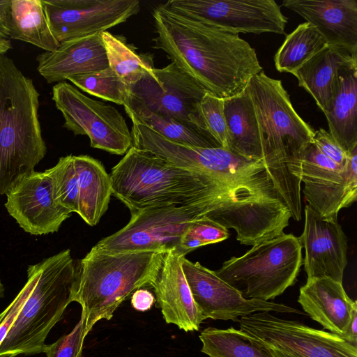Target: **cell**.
<instances>
[{
	"instance_id": "6da1fadb",
	"label": "cell",
	"mask_w": 357,
	"mask_h": 357,
	"mask_svg": "<svg viewBox=\"0 0 357 357\" xmlns=\"http://www.w3.org/2000/svg\"><path fill=\"white\" fill-rule=\"evenodd\" d=\"M153 48L194 78L208 93L225 99L243 92L263 71L255 50L231 33L157 6L152 12Z\"/></svg>"
},
{
	"instance_id": "7a4b0ae2",
	"label": "cell",
	"mask_w": 357,
	"mask_h": 357,
	"mask_svg": "<svg viewBox=\"0 0 357 357\" xmlns=\"http://www.w3.org/2000/svg\"><path fill=\"white\" fill-rule=\"evenodd\" d=\"M245 90L256 114L263 163L291 218L299 221L301 165L314 130L297 114L281 80L262 71L251 77Z\"/></svg>"
},
{
	"instance_id": "3957f363",
	"label": "cell",
	"mask_w": 357,
	"mask_h": 357,
	"mask_svg": "<svg viewBox=\"0 0 357 357\" xmlns=\"http://www.w3.org/2000/svg\"><path fill=\"white\" fill-rule=\"evenodd\" d=\"M39 96L33 80L0 56V195L33 173L46 154Z\"/></svg>"
},
{
	"instance_id": "277c9868",
	"label": "cell",
	"mask_w": 357,
	"mask_h": 357,
	"mask_svg": "<svg viewBox=\"0 0 357 357\" xmlns=\"http://www.w3.org/2000/svg\"><path fill=\"white\" fill-rule=\"evenodd\" d=\"M158 252L109 253L94 246L76 265L74 301L85 317L84 336L102 319L110 320L132 293L154 284L164 255Z\"/></svg>"
},
{
	"instance_id": "5b68a950",
	"label": "cell",
	"mask_w": 357,
	"mask_h": 357,
	"mask_svg": "<svg viewBox=\"0 0 357 357\" xmlns=\"http://www.w3.org/2000/svg\"><path fill=\"white\" fill-rule=\"evenodd\" d=\"M76 272L70 249L28 267L29 292L0 345V357L43 352L48 333L74 301Z\"/></svg>"
},
{
	"instance_id": "8992f818",
	"label": "cell",
	"mask_w": 357,
	"mask_h": 357,
	"mask_svg": "<svg viewBox=\"0 0 357 357\" xmlns=\"http://www.w3.org/2000/svg\"><path fill=\"white\" fill-rule=\"evenodd\" d=\"M112 195L131 213L183 205L204 198L206 175L175 165L151 151L132 146L109 174Z\"/></svg>"
},
{
	"instance_id": "52a82bcc",
	"label": "cell",
	"mask_w": 357,
	"mask_h": 357,
	"mask_svg": "<svg viewBox=\"0 0 357 357\" xmlns=\"http://www.w3.org/2000/svg\"><path fill=\"white\" fill-rule=\"evenodd\" d=\"M302 248L298 237L283 233L225 261L214 273L243 298L268 301L296 282Z\"/></svg>"
},
{
	"instance_id": "ba28073f",
	"label": "cell",
	"mask_w": 357,
	"mask_h": 357,
	"mask_svg": "<svg viewBox=\"0 0 357 357\" xmlns=\"http://www.w3.org/2000/svg\"><path fill=\"white\" fill-rule=\"evenodd\" d=\"M202 200L183 205L146 208L131 213L128 224L94 247L109 253L177 250L181 238L195 220L206 217Z\"/></svg>"
},
{
	"instance_id": "9c48e42d",
	"label": "cell",
	"mask_w": 357,
	"mask_h": 357,
	"mask_svg": "<svg viewBox=\"0 0 357 357\" xmlns=\"http://www.w3.org/2000/svg\"><path fill=\"white\" fill-rule=\"evenodd\" d=\"M52 100L63 116V127L75 135H86L91 147L125 155L132 146L126 121L114 106L89 98L66 82L53 86Z\"/></svg>"
},
{
	"instance_id": "30bf717a",
	"label": "cell",
	"mask_w": 357,
	"mask_h": 357,
	"mask_svg": "<svg viewBox=\"0 0 357 357\" xmlns=\"http://www.w3.org/2000/svg\"><path fill=\"white\" fill-rule=\"evenodd\" d=\"M238 323L245 335L261 347L300 357H357V347L338 335L269 312L241 317Z\"/></svg>"
},
{
	"instance_id": "8fae6325",
	"label": "cell",
	"mask_w": 357,
	"mask_h": 357,
	"mask_svg": "<svg viewBox=\"0 0 357 357\" xmlns=\"http://www.w3.org/2000/svg\"><path fill=\"white\" fill-rule=\"evenodd\" d=\"M163 4L181 15L235 34H284L287 23L274 0H169Z\"/></svg>"
},
{
	"instance_id": "7c38bea8",
	"label": "cell",
	"mask_w": 357,
	"mask_h": 357,
	"mask_svg": "<svg viewBox=\"0 0 357 357\" xmlns=\"http://www.w3.org/2000/svg\"><path fill=\"white\" fill-rule=\"evenodd\" d=\"M301 180L307 205L323 218L337 220L339 211L357 199V147L349 153L347 167H341L310 143L303 158Z\"/></svg>"
},
{
	"instance_id": "4fadbf2b",
	"label": "cell",
	"mask_w": 357,
	"mask_h": 357,
	"mask_svg": "<svg viewBox=\"0 0 357 357\" xmlns=\"http://www.w3.org/2000/svg\"><path fill=\"white\" fill-rule=\"evenodd\" d=\"M129 89L151 110L206 135L197 105L208 91L175 63L155 68L153 74L145 75Z\"/></svg>"
},
{
	"instance_id": "5bb4252c",
	"label": "cell",
	"mask_w": 357,
	"mask_h": 357,
	"mask_svg": "<svg viewBox=\"0 0 357 357\" xmlns=\"http://www.w3.org/2000/svg\"><path fill=\"white\" fill-rule=\"evenodd\" d=\"M59 43L106 31L140 10L138 0H42Z\"/></svg>"
},
{
	"instance_id": "9a60e30c",
	"label": "cell",
	"mask_w": 357,
	"mask_h": 357,
	"mask_svg": "<svg viewBox=\"0 0 357 357\" xmlns=\"http://www.w3.org/2000/svg\"><path fill=\"white\" fill-rule=\"evenodd\" d=\"M181 267L192 298L204 319L232 320L258 312L303 314L282 303L247 299L199 262L182 258Z\"/></svg>"
},
{
	"instance_id": "2e32d148",
	"label": "cell",
	"mask_w": 357,
	"mask_h": 357,
	"mask_svg": "<svg viewBox=\"0 0 357 357\" xmlns=\"http://www.w3.org/2000/svg\"><path fill=\"white\" fill-rule=\"evenodd\" d=\"M6 195L7 211L32 235L57 231L72 213L54 200L52 180L45 172L26 176Z\"/></svg>"
},
{
	"instance_id": "e0dca14e",
	"label": "cell",
	"mask_w": 357,
	"mask_h": 357,
	"mask_svg": "<svg viewBox=\"0 0 357 357\" xmlns=\"http://www.w3.org/2000/svg\"><path fill=\"white\" fill-rule=\"evenodd\" d=\"M298 240L305 250L304 270L307 278H328L342 283L347 264V238L337 220L321 217L307 204Z\"/></svg>"
},
{
	"instance_id": "ac0fdd59",
	"label": "cell",
	"mask_w": 357,
	"mask_h": 357,
	"mask_svg": "<svg viewBox=\"0 0 357 357\" xmlns=\"http://www.w3.org/2000/svg\"><path fill=\"white\" fill-rule=\"evenodd\" d=\"M282 6L313 26L328 45L357 58L356 0H284Z\"/></svg>"
},
{
	"instance_id": "d6986e66",
	"label": "cell",
	"mask_w": 357,
	"mask_h": 357,
	"mask_svg": "<svg viewBox=\"0 0 357 357\" xmlns=\"http://www.w3.org/2000/svg\"><path fill=\"white\" fill-rule=\"evenodd\" d=\"M183 257L185 256L176 250L166 252L152 287L167 324H174L185 332L197 331L205 319L192 298L183 274Z\"/></svg>"
},
{
	"instance_id": "ffe728a7",
	"label": "cell",
	"mask_w": 357,
	"mask_h": 357,
	"mask_svg": "<svg viewBox=\"0 0 357 357\" xmlns=\"http://www.w3.org/2000/svg\"><path fill=\"white\" fill-rule=\"evenodd\" d=\"M37 70L50 84L109 68L101 33L60 43L36 57Z\"/></svg>"
},
{
	"instance_id": "44dd1931",
	"label": "cell",
	"mask_w": 357,
	"mask_h": 357,
	"mask_svg": "<svg viewBox=\"0 0 357 357\" xmlns=\"http://www.w3.org/2000/svg\"><path fill=\"white\" fill-rule=\"evenodd\" d=\"M298 302L312 319L331 333L342 335L357 310L342 283L328 278L307 279L300 288Z\"/></svg>"
},
{
	"instance_id": "7402d4cb",
	"label": "cell",
	"mask_w": 357,
	"mask_h": 357,
	"mask_svg": "<svg viewBox=\"0 0 357 357\" xmlns=\"http://www.w3.org/2000/svg\"><path fill=\"white\" fill-rule=\"evenodd\" d=\"M324 114L329 133L349 154L357 147V61L337 72L331 100Z\"/></svg>"
},
{
	"instance_id": "603a6c76",
	"label": "cell",
	"mask_w": 357,
	"mask_h": 357,
	"mask_svg": "<svg viewBox=\"0 0 357 357\" xmlns=\"http://www.w3.org/2000/svg\"><path fill=\"white\" fill-rule=\"evenodd\" d=\"M354 61H357V58L347 50L326 45L292 74L297 78L299 86L312 96L325 114L331 100L337 72Z\"/></svg>"
},
{
	"instance_id": "cb8c5ba5",
	"label": "cell",
	"mask_w": 357,
	"mask_h": 357,
	"mask_svg": "<svg viewBox=\"0 0 357 357\" xmlns=\"http://www.w3.org/2000/svg\"><path fill=\"white\" fill-rule=\"evenodd\" d=\"M78 181L77 214L89 225H97L109 207V174L102 163L86 155H73Z\"/></svg>"
},
{
	"instance_id": "d4e9b609",
	"label": "cell",
	"mask_w": 357,
	"mask_h": 357,
	"mask_svg": "<svg viewBox=\"0 0 357 357\" xmlns=\"http://www.w3.org/2000/svg\"><path fill=\"white\" fill-rule=\"evenodd\" d=\"M228 150L241 157L262 160V149L252 102L245 89L224 99Z\"/></svg>"
},
{
	"instance_id": "484cf974",
	"label": "cell",
	"mask_w": 357,
	"mask_h": 357,
	"mask_svg": "<svg viewBox=\"0 0 357 357\" xmlns=\"http://www.w3.org/2000/svg\"><path fill=\"white\" fill-rule=\"evenodd\" d=\"M9 38L52 52L60 43L53 35L42 0H11Z\"/></svg>"
},
{
	"instance_id": "4316f807",
	"label": "cell",
	"mask_w": 357,
	"mask_h": 357,
	"mask_svg": "<svg viewBox=\"0 0 357 357\" xmlns=\"http://www.w3.org/2000/svg\"><path fill=\"white\" fill-rule=\"evenodd\" d=\"M123 107L130 119H135L146 125L167 139L193 146L219 147L206 134L169 116L151 110L130 92Z\"/></svg>"
},
{
	"instance_id": "83f0119b",
	"label": "cell",
	"mask_w": 357,
	"mask_h": 357,
	"mask_svg": "<svg viewBox=\"0 0 357 357\" xmlns=\"http://www.w3.org/2000/svg\"><path fill=\"white\" fill-rule=\"evenodd\" d=\"M326 43L308 22L300 24L288 34L274 56L276 69L293 73L322 49Z\"/></svg>"
},
{
	"instance_id": "f1b7e54d",
	"label": "cell",
	"mask_w": 357,
	"mask_h": 357,
	"mask_svg": "<svg viewBox=\"0 0 357 357\" xmlns=\"http://www.w3.org/2000/svg\"><path fill=\"white\" fill-rule=\"evenodd\" d=\"M109 67L128 86L145 75L153 74V59L149 55L137 53L124 39L109 31L101 33Z\"/></svg>"
},
{
	"instance_id": "f546056e",
	"label": "cell",
	"mask_w": 357,
	"mask_h": 357,
	"mask_svg": "<svg viewBox=\"0 0 357 357\" xmlns=\"http://www.w3.org/2000/svg\"><path fill=\"white\" fill-rule=\"evenodd\" d=\"M199 338L202 344L201 352L208 357H272L241 330L233 327H208L201 332Z\"/></svg>"
},
{
	"instance_id": "4dcf8cb0",
	"label": "cell",
	"mask_w": 357,
	"mask_h": 357,
	"mask_svg": "<svg viewBox=\"0 0 357 357\" xmlns=\"http://www.w3.org/2000/svg\"><path fill=\"white\" fill-rule=\"evenodd\" d=\"M82 91L102 100L124 105L130 93L128 85L109 67L68 79Z\"/></svg>"
},
{
	"instance_id": "1f68e13d",
	"label": "cell",
	"mask_w": 357,
	"mask_h": 357,
	"mask_svg": "<svg viewBox=\"0 0 357 357\" xmlns=\"http://www.w3.org/2000/svg\"><path fill=\"white\" fill-rule=\"evenodd\" d=\"M52 180L54 200L70 213L78 211V181L73 155L59 158L50 169L45 170Z\"/></svg>"
},
{
	"instance_id": "d6a6232c",
	"label": "cell",
	"mask_w": 357,
	"mask_h": 357,
	"mask_svg": "<svg viewBox=\"0 0 357 357\" xmlns=\"http://www.w3.org/2000/svg\"><path fill=\"white\" fill-rule=\"evenodd\" d=\"M229 236L228 229L202 217L193 220L183 234L177 252L186 255L192 250L208 244L221 242Z\"/></svg>"
},
{
	"instance_id": "836d02e7",
	"label": "cell",
	"mask_w": 357,
	"mask_h": 357,
	"mask_svg": "<svg viewBox=\"0 0 357 357\" xmlns=\"http://www.w3.org/2000/svg\"><path fill=\"white\" fill-rule=\"evenodd\" d=\"M204 131L219 146L228 150L224 99L207 92L197 105Z\"/></svg>"
},
{
	"instance_id": "e575fe53",
	"label": "cell",
	"mask_w": 357,
	"mask_h": 357,
	"mask_svg": "<svg viewBox=\"0 0 357 357\" xmlns=\"http://www.w3.org/2000/svg\"><path fill=\"white\" fill-rule=\"evenodd\" d=\"M85 317L81 314L78 323L71 332L61 336L55 342L45 345L47 357H82L84 341Z\"/></svg>"
},
{
	"instance_id": "d590c367",
	"label": "cell",
	"mask_w": 357,
	"mask_h": 357,
	"mask_svg": "<svg viewBox=\"0 0 357 357\" xmlns=\"http://www.w3.org/2000/svg\"><path fill=\"white\" fill-rule=\"evenodd\" d=\"M313 142L327 158L341 167L347 165L349 154H347L337 143L329 132L320 128L314 131Z\"/></svg>"
},
{
	"instance_id": "8d00e7d4",
	"label": "cell",
	"mask_w": 357,
	"mask_h": 357,
	"mask_svg": "<svg viewBox=\"0 0 357 357\" xmlns=\"http://www.w3.org/2000/svg\"><path fill=\"white\" fill-rule=\"evenodd\" d=\"M30 289L26 281L17 296L10 304L0 313V345L13 326L20 311L24 303Z\"/></svg>"
},
{
	"instance_id": "74e56055",
	"label": "cell",
	"mask_w": 357,
	"mask_h": 357,
	"mask_svg": "<svg viewBox=\"0 0 357 357\" xmlns=\"http://www.w3.org/2000/svg\"><path fill=\"white\" fill-rule=\"evenodd\" d=\"M155 301L156 300L153 294L146 289H138L131 295V305L135 310L139 312L149 310Z\"/></svg>"
},
{
	"instance_id": "f35d334b",
	"label": "cell",
	"mask_w": 357,
	"mask_h": 357,
	"mask_svg": "<svg viewBox=\"0 0 357 357\" xmlns=\"http://www.w3.org/2000/svg\"><path fill=\"white\" fill-rule=\"evenodd\" d=\"M11 0H0V34L7 38Z\"/></svg>"
},
{
	"instance_id": "ab89813d",
	"label": "cell",
	"mask_w": 357,
	"mask_h": 357,
	"mask_svg": "<svg viewBox=\"0 0 357 357\" xmlns=\"http://www.w3.org/2000/svg\"><path fill=\"white\" fill-rule=\"evenodd\" d=\"M340 337L357 347V310L354 311L346 331Z\"/></svg>"
},
{
	"instance_id": "60d3db41",
	"label": "cell",
	"mask_w": 357,
	"mask_h": 357,
	"mask_svg": "<svg viewBox=\"0 0 357 357\" xmlns=\"http://www.w3.org/2000/svg\"><path fill=\"white\" fill-rule=\"evenodd\" d=\"M12 48L10 40L0 34V56L5 54Z\"/></svg>"
},
{
	"instance_id": "b9f144b4",
	"label": "cell",
	"mask_w": 357,
	"mask_h": 357,
	"mask_svg": "<svg viewBox=\"0 0 357 357\" xmlns=\"http://www.w3.org/2000/svg\"><path fill=\"white\" fill-rule=\"evenodd\" d=\"M264 348V347H263ZM272 357H300L294 354L280 351L275 349L264 348Z\"/></svg>"
},
{
	"instance_id": "7bdbcfd3",
	"label": "cell",
	"mask_w": 357,
	"mask_h": 357,
	"mask_svg": "<svg viewBox=\"0 0 357 357\" xmlns=\"http://www.w3.org/2000/svg\"><path fill=\"white\" fill-rule=\"evenodd\" d=\"M3 286L1 283V280L0 278V297H1L3 296Z\"/></svg>"
}]
</instances>
